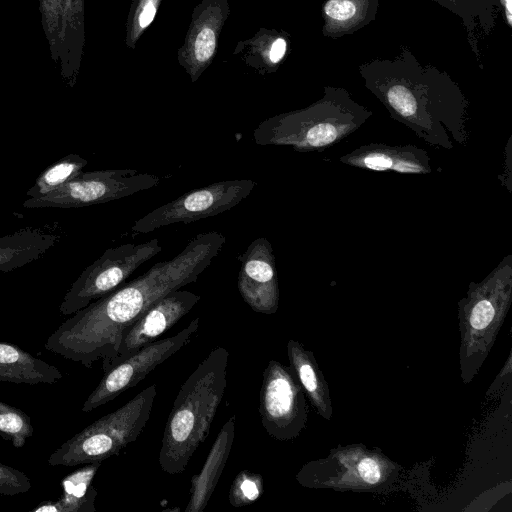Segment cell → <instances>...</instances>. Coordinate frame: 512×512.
Here are the masks:
<instances>
[{
	"label": "cell",
	"instance_id": "obj_1",
	"mask_svg": "<svg viewBox=\"0 0 512 512\" xmlns=\"http://www.w3.org/2000/svg\"><path fill=\"white\" fill-rule=\"evenodd\" d=\"M223 234L211 231L192 238L175 257L71 314L48 337L45 349L86 368L102 361L107 372L125 331L155 302L195 282L220 253Z\"/></svg>",
	"mask_w": 512,
	"mask_h": 512
},
{
	"label": "cell",
	"instance_id": "obj_2",
	"mask_svg": "<svg viewBox=\"0 0 512 512\" xmlns=\"http://www.w3.org/2000/svg\"><path fill=\"white\" fill-rule=\"evenodd\" d=\"M229 352L213 349L181 385L168 415L159 453L167 474L183 473L207 439L227 387Z\"/></svg>",
	"mask_w": 512,
	"mask_h": 512
},
{
	"label": "cell",
	"instance_id": "obj_3",
	"mask_svg": "<svg viewBox=\"0 0 512 512\" xmlns=\"http://www.w3.org/2000/svg\"><path fill=\"white\" fill-rule=\"evenodd\" d=\"M511 256L504 258L482 281L471 282L458 302L461 378L469 384L479 372L512 303Z\"/></svg>",
	"mask_w": 512,
	"mask_h": 512
},
{
	"label": "cell",
	"instance_id": "obj_4",
	"mask_svg": "<svg viewBox=\"0 0 512 512\" xmlns=\"http://www.w3.org/2000/svg\"><path fill=\"white\" fill-rule=\"evenodd\" d=\"M371 112L343 95L324 99L301 111L267 119L254 129L256 144L289 146L299 152L320 151L354 133Z\"/></svg>",
	"mask_w": 512,
	"mask_h": 512
},
{
	"label": "cell",
	"instance_id": "obj_5",
	"mask_svg": "<svg viewBox=\"0 0 512 512\" xmlns=\"http://www.w3.org/2000/svg\"><path fill=\"white\" fill-rule=\"evenodd\" d=\"M402 467L378 447L338 445L324 458L305 463L296 475L306 488L383 493L398 482Z\"/></svg>",
	"mask_w": 512,
	"mask_h": 512
},
{
	"label": "cell",
	"instance_id": "obj_6",
	"mask_svg": "<svg viewBox=\"0 0 512 512\" xmlns=\"http://www.w3.org/2000/svg\"><path fill=\"white\" fill-rule=\"evenodd\" d=\"M152 384L125 405L102 416L65 441L48 458L51 466H76L103 461L134 442L146 426L156 397Z\"/></svg>",
	"mask_w": 512,
	"mask_h": 512
},
{
	"label": "cell",
	"instance_id": "obj_7",
	"mask_svg": "<svg viewBox=\"0 0 512 512\" xmlns=\"http://www.w3.org/2000/svg\"><path fill=\"white\" fill-rule=\"evenodd\" d=\"M161 250L157 238L139 244L126 243L105 250L72 283L59 306L60 313L64 316L71 315L111 293L124 284L137 268Z\"/></svg>",
	"mask_w": 512,
	"mask_h": 512
},
{
	"label": "cell",
	"instance_id": "obj_8",
	"mask_svg": "<svg viewBox=\"0 0 512 512\" xmlns=\"http://www.w3.org/2000/svg\"><path fill=\"white\" fill-rule=\"evenodd\" d=\"M161 179L135 169L81 172L58 189L37 198H27L24 208H79L131 196L151 189Z\"/></svg>",
	"mask_w": 512,
	"mask_h": 512
},
{
	"label": "cell",
	"instance_id": "obj_9",
	"mask_svg": "<svg viewBox=\"0 0 512 512\" xmlns=\"http://www.w3.org/2000/svg\"><path fill=\"white\" fill-rule=\"evenodd\" d=\"M256 185L251 179L223 180L191 190L136 220L131 230L145 234L171 224H188L221 214L246 199Z\"/></svg>",
	"mask_w": 512,
	"mask_h": 512
},
{
	"label": "cell",
	"instance_id": "obj_10",
	"mask_svg": "<svg viewBox=\"0 0 512 512\" xmlns=\"http://www.w3.org/2000/svg\"><path fill=\"white\" fill-rule=\"evenodd\" d=\"M261 424L278 441L297 438L306 427L305 393L290 367L270 360L264 369L259 396Z\"/></svg>",
	"mask_w": 512,
	"mask_h": 512
},
{
	"label": "cell",
	"instance_id": "obj_11",
	"mask_svg": "<svg viewBox=\"0 0 512 512\" xmlns=\"http://www.w3.org/2000/svg\"><path fill=\"white\" fill-rule=\"evenodd\" d=\"M199 323L200 318H194L176 335L142 347L105 372L99 384L85 400L82 412H90L136 386L158 365L189 344L199 329Z\"/></svg>",
	"mask_w": 512,
	"mask_h": 512
},
{
	"label": "cell",
	"instance_id": "obj_12",
	"mask_svg": "<svg viewBox=\"0 0 512 512\" xmlns=\"http://www.w3.org/2000/svg\"><path fill=\"white\" fill-rule=\"evenodd\" d=\"M51 59L62 79L75 83L83 45V0H38Z\"/></svg>",
	"mask_w": 512,
	"mask_h": 512
},
{
	"label": "cell",
	"instance_id": "obj_13",
	"mask_svg": "<svg viewBox=\"0 0 512 512\" xmlns=\"http://www.w3.org/2000/svg\"><path fill=\"white\" fill-rule=\"evenodd\" d=\"M237 287L242 299L258 313L274 314L279 306L276 259L265 237L253 240L239 257Z\"/></svg>",
	"mask_w": 512,
	"mask_h": 512
},
{
	"label": "cell",
	"instance_id": "obj_14",
	"mask_svg": "<svg viewBox=\"0 0 512 512\" xmlns=\"http://www.w3.org/2000/svg\"><path fill=\"white\" fill-rule=\"evenodd\" d=\"M199 300V295L177 289L155 302L125 331L110 369L142 347L158 340L188 314Z\"/></svg>",
	"mask_w": 512,
	"mask_h": 512
},
{
	"label": "cell",
	"instance_id": "obj_15",
	"mask_svg": "<svg viewBox=\"0 0 512 512\" xmlns=\"http://www.w3.org/2000/svg\"><path fill=\"white\" fill-rule=\"evenodd\" d=\"M340 161L350 166L373 171H393L404 174L432 172L427 152L413 145L367 144L342 155Z\"/></svg>",
	"mask_w": 512,
	"mask_h": 512
},
{
	"label": "cell",
	"instance_id": "obj_16",
	"mask_svg": "<svg viewBox=\"0 0 512 512\" xmlns=\"http://www.w3.org/2000/svg\"><path fill=\"white\" fill-rule=\"evenodd\" d=\"M236 416L232 415L220 429L202 469L191 478L185 512H202L218 484L235 437Z\"/></svg>",
	"mask_w": 512,
	"mask_h": 512
},
{
	"label": "cell",
	"instance_id": "obj_17",
	"mask_svg": "<svg viewBox=\"0 0 512 512\" xmlns=\"http://www.w3.org/2000/svg\"><path fill=\"white\" fill-rule=\"evenodd\" d=\"M289 367L300 383L317 414L326 420L332 417V401L328 382L325 380L314 353L293 339L287 343Z\"/></svg>",
	"mask_w": 512,
	"mask_h": 512
},
{
	"label": "cell",
	"instance_id": "obj_18",
	"mask_svg": "<svg viewBox=\"0 0 512 512\" xmlns=\"http://www.w3.org/2000/svg\"><path fill=\"white\" fill-rule=\"evenodd\" d=\"M63 377L54 365L21 349L0 341V382L14 384H53Z\"/></svg>",
	"mask_w": 512,
	"mask_h": 512
},
{
	"label": "cell",
	"instance_id": "obj_19",
	"mask_svg": "<svg viewBox=\"0 0 512 512\" xmlns=\"http://www.w3.org/2000/svg\"><path fill=\"white\" fill-rule=\"evenodd\" d=\"M59 240L60 235L34 227L0 237V271L9 272L38 260Z\"/></svg>",
	"mask_w": 512,
	"mask_h": 512
},
{
	"label": "cell",
	"instance_id": "obj_20",
	"mask_svg": "<svg viewBox=\"0 0 512 512\" xmlns=\"http://www.w3.org/2000/svg\"><path fill=\"white\" fill-rule=\"evenodd\" d=\"M102 461L83 464L61 480L62 495L57 501H43L33 512H95L97 490L92 483Z\"/></svg>",
	"mask_w": 512,
	"mask_h": 512
},
{
	"label": "cell",
	"instance_id": "obj_21",
	"mask_svg": "<svg viewBox=\"0 0 512 512\" xmlns=\"http://www.w3.org/2000/svg\"><path fill=\"white\" fill-rule=\"evenodd\" d=\"M86 165L87 160L80 155H67L43 171L26 195L28 198L44 196L77 176Z\"/></svg>",
	"mask_w": 512,
	"mask_h": 512
},
{
	"label": "cell",
	"instance_id": "obj_22",
	"mask_svg": "<svg viewBox=\"0 0 512 512\" xmlns=\"http://www.w3.org/2000/svg\"><path fill=\"white\" fill-rule=\"evenodd\" d=\"M33 433L34 428L28 414L0 401V435L6 441L11 442L15 448H22Z\"/></svg>",
	"mask_w": 512,
	"mask_h": 512
},
{
	"label": "cell",
	"instance_id": "obj_23",
	"mask_svg": "<svg viewBox=\"0 0 512 512\" xmlns=\"http://www.w3.org/2000/svg\"><path fill=\"white\" fill-rule=\"evenodd\" d=\"M263 491L262 475L250 470H242L230 486L228 500L236 508L247 506L259 499Z\"/></svg>",
	"mask_w": 512,
	"mask_h": 512
},
{
	"label": "cell",
	"instance_id": "obj_24",
	"mask_svg": "<svg viewBox=\"0 0 512 512\" xmlns=\"http://www.w3.org/2000/svg\"><path fill=\"white\" fill-rule=\"evenodd\" d=\"M31 487V480L24 472L0 462V495L15 496Z\"/></svg>",
	"mask_w": 512,
	"mask_h": 512
},
{
	"label": "cell",
	"instance_id": "obj_25",
	"mask_svg": "<svg viewBox=\"0 0 512 512\" xmlns=\"http://www.w3.org/2000/svg\"><path fill=\"white\" fill-rule=\"evenodd\" d=\"M324 11L330 23L351 24L359 15V5L355 0H329Z\"/></svg>",
	"mask_w": 512,
	"mask_h": 512
},
{
	"label": "cell",
	"instance_id": "obj_26",
	"mask_svg": "<svg viewBox=\"0 0 512 512\" xmlns=\"http://www.w3.org/2000/svg\"><path fill=\"white\" fill-rule=\"evenodd\" d=\"M215 49V35L212 29L204 28L198 34L195 41V56L200 62H204L212 56Z\"/></svg>",
	"mask_w": 512,
	"mask_h": 512
},
{
	"label": "cell",
	"instance_id": "obj_27",
	"mask_svg": "<svg viewBox=\"0 0 512 512\" xmlns=\"http://www.w3.org/2000/svg\"><path fill=\"white\" fill-rule=\"evenodd\" d=\"M155 12H156L155 5L152 2L147 3L139 17L140 26L141 27L148 26L152 22Z\"/></svg>",
	"mask_w": 512,
	"mask_h": 512
},
{
	"label": "cell",
	"instance_id": "obj_28",
	"mask_svg": "<svg viewBox=\"0 0 512 512\" xmlns=\"http://www.w3.org/2000/svg\"><path fill=\"white\" fill-rule=\"evenodd\" d=\"M286 51V42L283 39H277L270 51V59L272 62H278Z\"/></svg>",
	"mask_w": 512,
	"mask_h": 512
},
{
	"label": "cell",
	"instance_id": "obj_29",
	"mask_svg": "<svg viewBox=\"0 0 512 512\" xmlns=\"http://www.w3.org/2000/svg\"><path fill=\"white\" fill-rule=\"evenodd\" d=\"M501 1H502V4H503L504 8H505V14H506L507 22L511 26V23H512V19H511V16H512L511 1L512 0H501Z\"/></svg>",
	"mask_w": 512,
	"mask_h": 512
}]
</instances>
